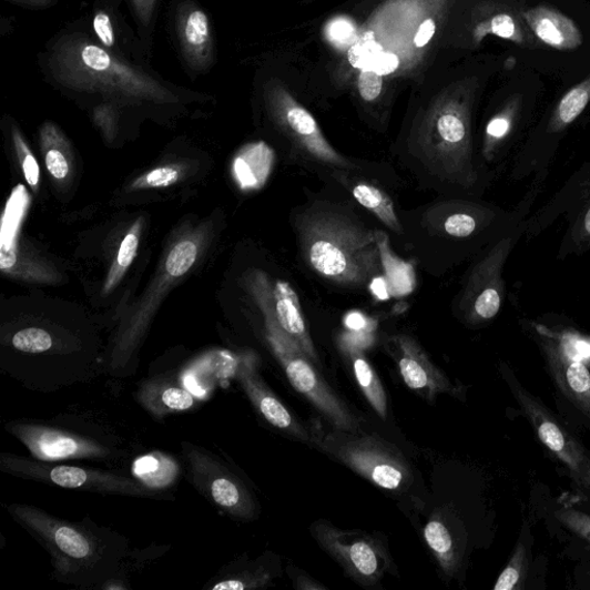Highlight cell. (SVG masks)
<instances>
[{
  "label": "cell",
  "mask_w": 590,
  "mask_h": 590,
  "mask_svg": "<svg viewBox=\"0 0 590 590\" xmlns=\"http://www.w3.org/2000/svg\"><path fill=\"white\" fill-rule=\"evenodd\" d=\"M38 62L49 84L75 99L101 98L121 108L167 109L202 96L165 81L145 64L105 50L85 21L57 33L40 52Z\"/></svg>",
  "instance_id": "6da1fadb"
},
{
  "label": "cell",
  "mask_w": 590,
  "mask_h": 590,
  "mask_svg": "<svg viewBox=\"0 0 590 590\" xmlns=\"http://www.w3.org/2000/svg\"><path fill=\"white\" fill-rule=\"evenodd\" d=\"M12 519L50 555L58 581L100 588L121 572L130 552L129 541L90 518L73 522L39 508L10 505Z\"/></svg>",
  "instance_id": "7a4b0ae2"
},
{
  "label": "cell",
  "mask_w": 590,
  "mask_h": 590,
  "mask_svg": "<svg viewBox=\"0 0 590 590\" xmlns=\"http://www.w3.org/2000/svg\"><path fill=\"white\" fill-rule=\"evenodd\" d=\"M295 231L304 262L322 281L362 289L383 275L376 230L342 206L313 204L295 218Z\"/></svg>",
  "instance_id": "3957f363"
},
{
  "label": "cell",
  "mask_w": 590,
  "mask_h": 590,
  "mask_svg": "<svg viewBox=\"0 0 590 590\" xmlns=\"http://www.w3.org/2000/svg\"><path fill=\"white\" fill-rule=\"evenodd\" d=\"M311 442L322 452L344 464L359 476L389 491L406 489L411 469L403 454L377 435L324 429L319 423L309 429Z\"/></svg>",
  "instance_id": "277c9868"
},
{
  "label": "cell",
  "mask_w": 590,
  "mask_h": 590,
  "mask_svg": "<svg viewBox=\"0 0 590 590\" xmlns=\"http://www.w3.org/2000/svg\"><path fill=\"white\" fill-rule=\"evenodd\" d=\"M0 470L22 480L68 490L157 499L164 495L163 490L146 486L138 478L115 471L44 461L12 454L0 455Z\"/></svg>",
  "instance_id": "5b68a950"
},
{
  "label": "cell",
  "mask_w": 590,
  "mask_h": 590,
  "mask_svg": "<svg viewBox=\"0 0 590 590\" xmlns=\"http://www.w3.org/2000/svg\"><path fill=\"white\" fill-rule=\"evenodd\" d=\"M264 316L265 336L291 386L305 397L334 429L360 431L357 416L319 375L306 353L269 316Z\"/></svg>",
  "instance_id": "8992f818"
},
{
  "label": "cell",
  "mask_w": 590,
  "mask_h": 590,
  "mask_svg": "<svg viewBox=\"0 0 590 590\" xmlns=\"http://www.w3.org/2000/svg\"><path fill=\"white\" fill-rule=\"evenodd\" d=\"M182 455L189 482L214 507L238 520L257 517L255 496L226 461L190 441L182 442Z\"/></svg>",
  "instance_id": "52a82bcc"
},
{
  "label": "cell",
  "mask_w": 590,
  "mask_h": 590,
  "mask_svg": "<svg viewBox=\"0 0 590 590\" xmlns=\"http://www.w3.org/2000/svg\"><path fill=\"white\" fill-rule=\"evenodd\" d=\"M311 532L346 574L364 587L379 583L391 568L386 546L360 530H345L319 520L312 525Z\"/></svg>",
  "instance_id": "ba28073f"
},
{
  "label": "cell",
  "mask_w": 590,
  "mask_h": 590,
  "mask_svg": "<svg viewBox=\"0 0 590 590\" xmlns=\"http://www.w3.org/2000/svg\"><path fill=\"white\" fill-rule=\"evenodd\" d=\"M503 375L515 399L542 445L568 467L574 481L583 488L590 482V456L587 450L538 397L521 386V383L509 368L503 369Z\"/></svg>",
  "instance_id": "9c48e42d"
},
{
  "label": "cell",
  "mask_w": 590,
  "mask_h": 590,
  "mask_svg": "<svg viewBox=\"0 0 590 590\" xmlns=\"http://www.w3.org/2000/svg\"><path fill=\"white\" fill-rule=\"evenodd\" d=\"M169 32L187 75L208 74L217 61L214 26L199 0H171Z\"/></svg>",
  "instance_id": "30bf717a"
},
{
  "label": "cell",
  "mask_w": 590,
  "mask_h": 590,
  "mask_svg": "<svg viewBox=\"0 0 590 590\" xmlns=\"http://www.w3.org/2000/svg\"><path fill=\"white\" fill-rule=\"evenodd\" d=\"M35 459L44 461L106 460L120 451L98 438L34 421H14L6 426Z\"/></svg>",
  "instance_id": "8fae6325"
},
{
  "label": "cell",
  "mask_w": 590,
  "mask_h": 590,
  "mask_svg": "<svg viewBox=\"0 0 590 590\" xmlns=\"http://www.w3.org/2000/svg\"><path fill=\"white\" fill-rule=\"evenodd\" d=\"M252 291L263 315L272 317L282 330L297 344L306 356L318 363V356L303 313L301 299L285 281H273L263 273L252 279Z\"/></svg>",
  "instance_id": "7c38bea8"
},
{
  "label": "cell",
  "mask_w": 590,
  "mask_h": 590,
  "mask_svg": "<svg viewBox=\"0 0 590 590\" xmlns=\"http://www.w3.org/2000/svg\"><path fill=\"white\" fill-rule=\"evenodd\" d=\"M388 346L408 389L428 400L441 394H458L449 377L431 363L417 339L396 335L389 339Z\"/></svg>",
  "instance_id": "4fadbf2b"
},
{
  "label": "cell",
  "mask_w": 590,
  "mask_h": 590,
  "mask_svg": "<svg viewBox=\"0 0 590 590\" xmlns=\"http://www.w3.org/2000/svg\"><path fill=\"white\" fill-rule=\"evenodd\" d=\"M235 376H237L248 399L265 421L294 438L311 442L309 430L295 419L286 406L261 378L254 354L247 353L240 357Z\"/></svg>",
  "instance_id": "5bb4252c"
},
{
  "label": "cell",
  "mask_w": 590,
  "mask_h": 590,
  "mask_svg": "<svg viewBox=\"0 0 590 590\" xmlns=\"http://www.w3.org/2000/svg\"><path fill=\"white\" fill-rule=\"evenodd\" d=\"M124 0H95L91 22L88 23L94 40L115 55L145 64L150 62L140 45L135 29L126 21Z\"/></svg>",
  "instance_id": "9a60e30c"
},
{
  "label": "cell",
  "mask_w": 590,
  "mask_h": 590,
  "mask_svg": "<svg viewBox=\"0 0 590 590\" xmlns=\"http://www.w3.org/2000/svg\"><path fill=\"white\" fill-rule=\"evenodd\" d=\"M542 335V350L556 386L590 419V373L587 365L571 356L547 330Z\"/></svg>",
  "instance_id": "2e32d148"
},
{
  "label": "cell",
  "mask_w": 590,
  "mask_h": 590,
  "mask_svg": "<svg viewBox=\"0 0 590 590\" xmlns=\"http://www.w3.org/2000/svg\"><path fill=\"white\" fill-rule=\"evenodd\" d=\"M510 243V240L501 242L469 278L462 303L471 321H489L498 314L501 295L496 286L497 275L509 253Z\"/></svg>",
  "instance_id": "e0dca14e"
},
{
  "label": "cell",
  "mask_w": 590,
  "mask_h": 590,
  "mask_svg": "<svg viewBox=\"0 0 590 590\" xmlns=\"http://www.w3.org/2000/svg\"><path fill=\"white\" fill-rule=\"evenodd\" d=\"M523 20L538 40L556 50L572 51L583 43L578 24L548 6H539L523 12Z\"/></svg>",
  "instance_id": "ac0fdd59"
},
{
  "label": "cell",
  "mask_w": 590,
  "mask_h": 590,
  "mask_svg": "<svg viewBox=\"0 0 590 590\" xmlns=\"http://www.w3.org/2000/svg\"><path fill=\"white\" fill-rule=\"evenodd\" d=\"M274 164L275 153L267 143H251L233 161L234 181L244 192L258 191L268 182Z\"/></svg>",
  "instance_id": "d6986e66"
},
{
  "label": "cell",
  "mask_w": 590,
  "mask_h": 590,
  "mask_svg": "<svg viewBox=\"0 0 590 590\" xmlns=\"http://www.w3.org/2000/svg\"><path fill=\"white\" fill-rule=\"evenodd\" d=\"M423 224L430 235L439 240H465L474 235L479 226L476 216L458 202H439L430 206Z\"/></svg>",
  "instance_id": "ffe728a7"
},
{
  "label": "cell",
  "mask_w": 590,
  "mask_h": 590,
  "mask_svg": "<svg viewBox=\"0 0 590 590\" xmlns=\"http://www.w3.org/2000/svg\"><path fill=\"white\" fill-rule=\"evenodd\" d=\"M339 347L349 360L354 376L370 406L382 419L388 415V398L376 372L365 356V347L340 336Z\"/></svg>",
  "instance_id": "44dd1931"
},
{
  "label": "cell",
  "mask_w": 590,
  "mask_h": 590,
  "mask_svg": "<svg viewBox=\"0 0 590 590\" xmlns=\"http://www.w3.org/2000/svg\"><path fill=\"white\" fill-rule=\"evenodd\" d=\"M29 206V195L24 186H17L8 200L0 227V269L14 267L18 261V237Z\"/></svg>",
  "instance_id": "7402d4cb"
},
{
  "label": "cell",
  "mask_w": 590,
  "mask_h": 590,
  "mask_svg": "<svg viewBox=\"0 0 590 590\" xmlns=\"http://www.w3.org/2000/svg\"><path fill=\"white\" fill-rule=\"evenodd\" d=\"M340 184L347 186L354 200L393 232L397 235L405 234L404 226L396 213L395 203L386 191L380 190L367 180H357V176L353 179L352 175L345 176Z\"/></svg>",
  "instance_id": "603a6c76"
},
{
  "label": "cell",
  "mask_w": 590,
  "mask_h": 590,
  "mask_svg": "<svg viewBox=\"0 0 590 590\" xmlns=\"http://www.w3.org/2000/svg\"><path fill=\"white\" fill-rule=\"evenodd\" d=\"M139 399L156 417L184 411L194 405V397L191 393L162 379L148 383L140 391Z\"/></svg>",
  "instance_id": "cb8c5ba5"
},
{
  "label": "cell",
  "mask_w": 590,
  "mask_h": 590,
  "mask_svg": "<svg viewBox=\"0 0 590 590\" xmlns=\"http://www.w3.org/2000/svg\"><path fill=\"white\" fill-rule=\"evenodd\" d=\"M383 277L386 278L391 297H405L415 289L417 279L413 265L400 260L391 250L388 234L376 230Z\"/></svg>",
  "instance_id": "d4e9b609"
},
{
  "label": "cell",
  "mask_w": 590,
  "mask_h": 590,
  "mask_svg": "<svg viewBox=\"0 0 590 590\" xmlns=\"http://www.w3.org/2000/svg\"><path fill=\"white\" fill-rule=\"evenodd\" d=\"M425 540L447 576H454L459 564V555L450 529L440 519L433 518L424 530Z\"/></svg>",
  "instance_id": "484cf974"
},
{
  "label": "cell",
  "mask_w": 590,
  "mask_h": 590,
  "mask_svg": "<svg viewBox=\"0 0 590 590\" xmlns=\"http://www.w3.org/2000/svg\"><path fill=\"white\" fill-rule=\"evenodd\" d=\"M272 580L273 573L258 563L232 564L223 572L221 571L214 580L216 582L208 588L212 590L257 589L269 584Z\"/></svg>",
  "instance_id": "4316f807"
},
{
  "label": "cell",
  "mask_w": 590,
  "mask_h": 590,
  "mask_svg": "<svg viewBox=\"0 0 590 590\" xmlns=\"http://www.w3.org/2000/svg\"><path fill=\"white\" fill-rule=\"evenodd\" d=\"M135 23L140 45L151 59L159 19L161 0H124Z\"/></svg>",
  "instance_id": "83f0119b"
},
{
  "label": "cell",
  "mask_w": 590,
  "mask_h": 590,
  "mask_svg": "<svg viewBox=\"0 0 590 590\" xmlns=\"http://www.w3.org/2000/svg\"><path fill=\"white\" fill-rule=\"evenodd\" d=\"M590 102V75L574 85L559 101L549 125L551 132H559L572 124Z\"/></svg>",
  "instance_id": "f1b7e54d"
},
{
  "label": "cell",
  "mask_w": 590,
  "mask_h": 590,
  "mask_svg": "<svg viewBox=\"0 0 590 590\" xmlns=\"http://www.w3.org/2000/svg\"><path fill=\"white\" fill-rule=\"evenodd\" d=\"M136 478L157 490H164L169 482L173 481L176 468L173 462L159 456H145L134 465Z\"/></svg>",
  "instance_id": "f546056e"
},
{
  "label": "cell",
  "mask_w": 590,
  "mask_h": 590,
  "mask_svg": "<svg viewBox=\"0 0 590 590\" xmlns=\"http://www.w3.org/2000/svg\"><path fill=\"white\" fill-rule=\"evenodd\" d=\"M528 555L525 545L519 542L509 560L507 568L501 571L494 587L495 590H522L528 576Z\"/></svg>",
  "instance_id": "4dcf8cb0"
},
{
  "label": "cell",
  "mask_w": 590,
  "mask_h": 590,
  "mask_svg": "<svg viewBox=\"0 0 590 590\" xmlns=\"http://www.w3.org/2000/svg\"><path fill=\"white\" fill-rule=\"evenodd\" d=\"M12 346L19 352L31 354V356H40L53 347V340L50 334L43 329L27 328L13 336Z\"/></svg>",
  "instance_id": "1f68e13d"
},
{
  "label": "cell",
  "mask_w": 590,
  "mask_h": 590,
  "mask_svg": "<svg viewBox=\"0 0 590 590\" xmlns=\"http://www.w3.org/2000/svg\"><path fill=\"white\" fill-rule=\"evenodd\" d=\"M490 33L500 39L519 45L526 44V33L519 21L511 14L499 13L491 18L485 28V34Z\"/></svg>",
  "instance_id": "d6a6232c"
},
{
  "label": "cell",
  "mask_w": 590,
  "mask_h": 590,
  "mask_svg": "<svg viewBox=\"0 0 590 590\" xmlns=\"http://www.w3.org/2000/svg\"><path fill=\"white\" fill-rule=\"evenodd\" d=\"M197 247L193 242H182L174 246L166 260L165 268L171 277H182L193 267Z\"/></svg>",
  "instance_id": "836d02e7"
},
{
  "label": "cell",
  "mask_w": 590,
  "mask_h": 590,
  "mask_svg": "<svg viewBox=\"0 0 590 590\" xmlns=\"http://www.w3.org/2000/svg\"><path fill=\"white\" fill-rule=\"evenodd\" d=\"M374 38L373 33H368L349 49L348 61L353 68L372 71L377 57L383 52Z\"/></svg>",
  "instance_id": "e575fe53"
},
{
  "label": "cell",
  "mask_w": 590,
  "mask_h": 590,
  "mask_svg": "<svg viewBox=\"0 0 590 590\" xmlns=\"http://www.w3.org/2000/svg\"><path fill=\"white\" fill-rule=\"evenodd\" d=\"M517 110V103L512 102L511 106L503 112L497 114L489 122L486 130V148L485 153L488 156L494 150L496 143L503 140L510 132L513 123V118Z\"/></svg>",
  "instance_id": "d590c367"
},
{
  "label": "cell",
  "mask_w": 590,
  "mask_h": 590,
  "mask_svg": "<svg viewBox=\"0 0 590 590\" xmlns=\"http://www.w3.org/2000/svg\"><path fill=\"white\" fill-rule=\"evenodd\" d=\"M136 230L138 228L135 227L132 232H130L123 241L120 252H118L116 256V269L113 271L114 273L112 274V278L108 282L106 288L112 287L115 283L114 281L121 278L125 271L133 263L139 248V235Z\"/></svg>",
  "instance_id": "8d00e7d4"
},
{
  "label": "cell",
  "mask_w": 590,
  "mask_h": 590,
  "mask_svg": "<svg viewBox=\"0 0 590 590\" xmlns=\"http://www.w3.org/2000/svg\"><path fill=\"white\" fill-rule=\"evenodd\" d=\"M13 139L18 156L21 161L24 179L29 186L37 189L40 183V166L17 130H13Z\"/></svg>",
  "instance_id": "74e56055"
},
{
  "label": "cell",
  "mask_w": 590,
  "mask_h": 590,
  "mask_svg": "<svg viewBox=\"0 0 590 590\" xmlns=\"http://www.w3.org/2000/svg\"><path fill=\"white\" fill-rule=\"evenodd\" d=\"M180 175V170L174 166L159 167L143 175L133 189H165L179 182Z\"/></svg>",
  "instance_id": "f35d334b"
},
{
  "label": "cell",
  "mask_w": 590,
  "mask_h": 590,
  "mask_svg": "<svg viewBox=\"0 0 590 590\" xmlns=\"http://www.w3.org/2000/svg\"><path fill=\"white\" fill-rule=\"evenodd\" d=\"M556 518L571 530L572 533L590 545L589 515L574 509H560L556 512Z\"/></svg>",
  "instance_id": "ab89813d"
},
{
  "label": "cell",
  "mask_w": 590,
  "mask_h": 590,
  "mask_svg": "<svg viewBox=\"0 0 590 590\" xmlns=\"http://www.w3.org/2000/svg\"><path fill=\"white\" fill-rule=\"evenodd\" d=\"M551 336L562 345L572 357L581 360L586 365H590V338L571 333L559 335L551 334Z\"/></svg>",
  "instance_id": "60d3db41"
},
{
  "label": "cell",
  "mask_w": 590,
  "mask_h": 590,
  "mask_svg": "<svg viewBox=\"0 0 590 590\" xmlns=\"http://www.w3.org/2000/svg\"><path fill=\"white\" fill-rule=\"evenodd\" d=\"M382 75L374 71H363L359 78V92L364 101L374 102L382 93Z\"/></svg>",
  "instance_id": "b9f144b4"
},
{
  "label": "cell",
  "mask_w": 590,
  "mask_h": 590,
  "mask_svg": "<svg viewBox=\"0 0 590 590\" xmlns=\"http://www.w3.org/2000/svg\"><path fill=\"white\" fill-rule=\"evenodd\" d=\"M45 164L50 172L57 181H64L68 179L70 173V163L65 155L59 150H50L45 154Z\"/></svg>",
  "instance_id": "7bdbcfd3"
},
{
  "label": "cell",
  "mask_w": 590,
  "mask_h": 590,
  "mask_svg": "<svg viewBox=\"0 0 590 590\" xmlns=\"http://www.w3.org/2000/svg\"><path fill=\"white\" fill-rule=\"evenodd\" d=\"M398 67L399 59L396 54L390 52H382L377 57L372 71L383 77L391 74L398 69Z\"/></svg>",
  "instance_id": "ee69618b"
},
{
  "label": "cell",
  "mask_w": 590,
  "mask_h": 590,
  "mask_svg": "<svg viewBox=\"0 0 590 590\" xmlns=\"http://www.w3.org/2000/svg\"><path fill=\"white\" fill-rule=\"evenodd\" d=\"M329 35L334 41L345 44L354 39V28L347 20H336L329 27Z\"/></svg>",
  "instance_id": "f6af8a7d"
},
{
  "label": "cell",
  "mask_w": 590,
  "mask_h": 590,
  "mask_svg": "<svg viewBox=\"0 0 590 590\" xmlns=\"http://www.w3.org/2000/svg\"><path fill=\"white\" fill-rule=\"evenodd\" d=\"M346 327L349 332L374 330V322L359 312H352L346 316Z\"/></svg>",
  "instance_id": "bcb514c9"
},
{
  "label": "cell",
  "mask_w": 590,
  "mask_h": 590,
  "mask_svg": "<svg viewBox=\"0 0 590 590\" xmlns=\"http://www.w3.org/2000/svg\"><path fill=\"white\" fill-rule=\"evenodd\" d=\"M288 573L292 577L295 588L297 589H327L326 586L321 584L319 582L297 569H291Z\"/></svg>",
  "instance_id": "7dc6e473"
},
{
  "label": "cell",
  "mask_w": 590,
  "mask_h": 590,
  "mask_svg": "<svg viewBox=\"0 0 590 590\" xmlns=\"http://www.w3.org/2000/svg\"><path fill=\"white\" fill-rule=\"evenodd\" d=\"M6 2L27 10L41 11L52 9L59 0H6Z\"/></svg>",
  "instance_id": "c3c4849f"
},
{
  "label": "cell",
  "mask_w": 590,
  "mask_h": 590,
  "mask_svg": "<svg viewBox=\"0 0 590 590\" xmlns=\"http://www.w3.org/2000/svg\"><path fill=\"white\" fill-rule=\"evenodd\" d=\"M374 297L380 302H386L391 298V293L385 277L378 276L374 278L368 287Z\"/></svg>",
  "instance_id": "681fc988"
},
{
  "label": "cell",
  "mask_w": 590,
  "mask_h": 590,
  "mask_svg": "<svg viewBox=\"0 0 590 590\" xmlns=\"http://www.w3.org/2000/svg\"><path fill=\"white\" fill-rule=\"evenodd\" d=\"M436 31L435 22L431 19H427L419 28L416 35L415 43L418 48H424L433 39Z\"/></svg>",
  "instance_id": "f907efd6"
},
{
  "label": "cell",
  "mask_w": 590,
  "mask_h": 590,
  "mask_svg": "<svg viewBox=\"0 0 590 590\" xmlns=\"http://www.w3.org/2000/svg\"><path fill=\"white\" fill-rule=\"evenodd\" d=\"M584 228L587 233L590 235V210L588 211L584 217Z\"/></svg>",
  "instance_id": "816d5d0a"
},
{
  "label": "cell",
  "mask_w": 590,
  "mask_h": 590,
  "mask_svg": "<svg viewBox=\"0 0 590 590\" xmlns=\"http://www.w3.org/2000/svg\"><path fill=\"white\" fill-rule=\"evenodd\" d=\"M583 488L590 492V482H588Z\"/></svg>",
  "instance_id": "f5cc1de1"
}]
</instances>
